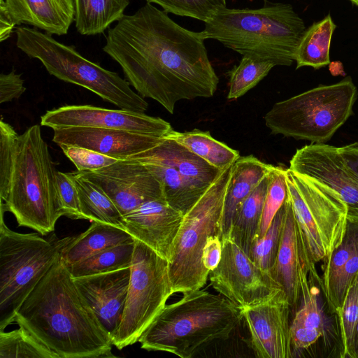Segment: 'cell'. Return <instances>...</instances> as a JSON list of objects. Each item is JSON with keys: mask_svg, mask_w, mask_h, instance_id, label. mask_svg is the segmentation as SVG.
<instances>
[{"mask_svg": "<svg viewBox=\"0 0 358 358\" xmlns=\"http://www.w3.org/2000/svg\"><path fill=\"white\" fill-rule=\"evenodd\" d=\"M202 31L187 29L147 2L108 30L103 52L121 66L128 82L173 114L183 99L212 97L219 78Z\"/></svg>", "mask_w": 358, "mask_h": 358, "instance_id": "1", "label": "cell"}, {"mask_svg": "<svg viewBox=\"0 0 358 358\" xmlns=\"http://www.w3.org/2000/svg\"><path fill=\"white\" fill-rule=\"evenodd\" d=\"M15 322L59 358L112 357V338L61 255L19 308Z\"/></svg>", "mask_w": 358, "mask_h": 358, "instance_id": "2", "label": "cell"}, {"mask_svg": "<svg viewBox=\"0 0 358 358\" xmlns=\"http://www.w3.org/2000/svg\"><path fill=\"white\" fill-rule=\"evenodd\" d=\"M243 319V309L221 294L192 290L166 305L138 342L148 351L190 358L213 341L229 338Z\"/></svg>", "mask_w": 358, "mask_h": 358, "instance_id": "3", "label": "cell"}, {"mask_svg": "<svg viewBox=\"0 0 358 358\" xmlns=\"http://www.w3.org/2000/svg\"><path fill=\"white\" fill-rule=\"evenodd\" d=\"M206 39L242 55L290 66L306 28L292 6L270 3L256 9H218L204 22Z\"/></svg>", "mask_w": 358, "mask_h": 358, "instance_id": "4", "label": "cell"}, {"mask_svg": "<svg viewBox=\"0 0 358 358\" xmlns=\"http://www.w3.org/2000/svg\"><path fill=\"white\" fill-rule=\"evenodd\" d=\"M56 171L40 126L29 127L17 140L9 192L1 210L13 213L19 227L43 236L53 231L63 216Z\"/></svg>", "mask_w": 358, "mask_h": 358, "instance_id": "5", "label": "cell"}, {"mask_svg": "<svg viewBox=\"0 0 358 358\" xmlns=\"http://www.w3.org/2000/svg\"><path fill=\"white\" fill-rule=\"evenodd\" d=\"M16 36L17 47L28 57L38 59L50 75L85 87L120 109L138 113L147 110L148 102L134 92L128 81L87 59L73 47L27 27H17Z\"/></svg>", "mask_w": 358, "mask_h": 358, "instance_id": "6", "label": "cell"}, {"mask_svg": "<svg viewBox=\"0 0 358 358\" xmlns=\"http://www.w3.org/2000/svg\"><path fill=\"white\" fill-rule=\"evenodd\" d=\"M357 97L348 77L275 103L264 116L265 124L273 134L324 143L352 115Z\"/></svg>", "mask_w": 358, "mask_h": 358, "instance_id": "7", "label": "cell"}, {"mask_svg": "<svg viewBox=\"0 0 358 358\" xmlns=\"http://www.w3.org/2000/svg\"><path fill=\"white\" fill-rule=\"evenodd\" d=\"M223 169L198 201L183 215L169 261V272L174 293L201 289L210 271L202 262L209 237L219 235L229 185L231 167Z\"/></svg>", "mask_w": 358, "mask_h": 358, "instance_id": "8", "label": "cell"}, {"mask_svg": "<svg viewBox=\"0 0 358 358\" xmlns=\"http://www.w3.org/2000/svg\"><path fill=\"white\" fill-rule=\"evenodd\" d=\"M0 222V331L15 320L27 297L50 269L72 236L47 240L21 234Z\"/></svg>", "mask_w": 358, "mask_h": 358, "instance_id": "9", "label": "cell"}, {"mask_svg": "<svg viewBox=\"0 0 358 358\" xmlns=\"http://www.w3.org/2000/svg\"><path fill=\"white\" fill-rule=\"evenodd\" d=\"M286 182L303 248L315 268L345 237L348 224L346 204L333 189L290 169H286Z\"/></svg>", "mask_w": 358, "mask_h": 358, "instance_id": "10", "label": "cell"}, {"mask_svg": "<svg viewBox=\"0 0 358 358\" xmlns=\"http://www.w3.org/2000/svg\"><path fill=\"white\" fill-rule=\"evenodd\" d=\"M130 268L124 311L112 337L113 345L119 350L138 342L173 294L168 260L136 239Z\"/></svg>", "mask_w": 358, "mask_h": 358, "instance_id": "11", "label": "cell"}, {"mask_svg": "<svg viewBox=\"0 0 358 358\" xmlns=\"http://www.w3.org/2000/svg\"><path fill=\"white\" fill-rule=\"evenodd\" d=\"M145 164L160 182L167 203L183 215L216 179L219 169L166 137L130 157Z\"/></svg>", "mask_w": 358, "mask_h": 358, "instance_id": "12", "label": "cell"}, {"mask_svg": "<svg viewBox=\"0 0 358 358\" xmlns=\"http://www.w3.org/2000/svg\"><path fill=\"white\" fill-rule=\"evenodd\" d=\"M222 243L219 264L209 273L211 285L222 296L243 309L269 301L283 290L234 240L226 238Z\"/></svg>", "mask_w": 358, "mask_h": 358, "instance_id": "13", "label": "cell"}, {"mask_svg": "<svg viewBox=\"0 0 358 358\" xmlns=\"http://www.w3.org/2000/svg\"><path fill=\"white\" fill-rule=\"evenodd\" d=\"M41 124L52 129L71 127L119 129L156 137H164L173 130L171 124L160 117L90 105H69L48 110L41 116Z\"/></svg>", "mask_w": 358, "mask_h": 358, "instance_id": "14", "label": "cell"}, {"mask_svg": "<svg viewBox=\"0 0 358 358\" xmlns=\"http://www.w3.org/2000/svg\"><path fill=\"white\" fill-rule=\"evenodd\" d=\"M78 172L100 187L122 216L145 201L164 198L159 180L145 164L135 159H118L94 171Z\"/></svg>", "mask_w": 358, "mask_h": 358, "instance_id": "15", "label": "cell"}, {"mask_svg": "<svg viewBox=\"0 0 358 358\" xmlns=\"http://www.w3.org/2000/svg\"><path fill=\"white\" fill-rule=\"evenodd\" d=\"M289 169L338 193L346 204L348 222L358 227V177L346 166L337 147L325 143L306 145L296 151Z\"/></svg>", "mask_w": 358, "mask_h": 358, "instance_id": "16", "label": "cell"}, {"mask_svg": "<svg viewBox=\"0 0 358 358\" xmlns=\"http://www.w3.org/2000/svg\"><path fill=\"white\" fill-rule=\"evenodd\" d=\"M291 305L284 290L266 302L243 309L250 345L259 358L294 357L289 320Z\"/></svg>", "mask_w": 358, "mask_h": 358, "instance_id": "17", "label": "cell"}, {"mask_svg": "<svg viewBox=\"0 0 358 358\" xmlns=\"http://www.w3.org/2000/svg\"><path fill=\"white\" fill-rule=\"evenodd\" d=\"M285 216L275 264L270 273L282 286L291 306L296 305L301 294V285L308 281V275L320 286L318 276L303 248L290 199L285 201Z\"/></svg>", "mask_w": 358, "mask_h": 358, "instance_id": "18", "label": "cell"}, {"mask_svg": "<svg viewBox=\"0 0 358 358\" xmlns=\"http://www.w3.org/2000/svg\"><path fill=\"white\" fill-rule=\"evenodd\" d=\"M182 217L162 197L145 201L124 215V229L169 262Z\"/></svg>", "mask_w": 358, "mask_h": 358, "instance_id": "19", "label": "cell"}, {"mask_svg": "<svg viewBox=\"0 0 358 358\" xmlns=\"http://www.w3.org/2000/svg\"><path fill=\"white\" fill-rule=\"evenodd\" d=\"M52 141L59 145L85 148L116 159L130 157L157 145L163 137L131 131L87 127L53 129Z\"/></svg>", "mask_w": 358, "mask_h": 358, "instance_id": "20", "label": "cell"}, {"mask_svg": "<svg viewBox=\"0 0 358 358\" xmlns=\"http://www.w3.org/2000/svg\"><path fill=\"white\" fill-rule=\"evenodd\" d=\"M130 267L73 278L95 314L111 336L122 319L130 283Z\"/></svg>", "mask_w": 358, "mask_h": 358, "instance_id": "21", "label": "cell"}, {"mask_svg": "<svg viewBox=\"0 0 358 358\" xmlns=\"http://www.w3.org/2000/svg\"><path fill=\"white\" fill-rule=\"evenodd\" d=\"M15 24H27L49 34H67L75 21L74 0H2Z\"/></svg>", "mask_w": 358, "mask_h": 358, "instance_id": "22", "label": "cell"}, {"mask_svg": "<svg viewBox=\"0 0 358 358\" xmlns=\"http://www.w3.org/2000/svg\"><path fill=\"white\" fill-rule=\"evenodd\" d=\"M273 166L252 155L240 157L233 164L225 199L221 240L229 237L240 205L270 173Z\"/></svg>", "mask_w": 358, "mask_h": 358, "instance_id": "23", "label": "cell"}, {"mask_svg": "<svg viewBox=\"0 0 358 358\" xmlns=\"http://www.w3.org/2000/svg\"><path fill=\"white\" fill-rule=\"evenodd\" d=\"M134 241L125 229L109 224L92 222L85 231L71 237L62 250L61 258L66 266H70L106 249Z\"/></svg>", "mask_w": 358, "mask_h": 358, "instance_id": "24", "label": "cell"}, {"mask_svg": "<svg viewBox=\"0 0 358 358\" xmlns=\"http://www.w3.org/2000/svg\"><path fill=\"white\" fill-rule=\"evenodd\" d=\"M336 25L330 14L304 31L295 54L296 69L310 66L319 69L330 64V48Z\"/></svg>", "mask_w": 358, "mask_h": 358, "instance_id": "25", "label": "cell"}, {"mask_svg": "<svg viewBox=\"0 0 358 358\" xmlns=\"http://www.w3.org/2000/svg\"><path fill=\"white\" fill-rule=\"evenodd\" d=\"M75 22L81 35L103 33L114 22L120 21L129 4V0H74Z\"/></svg>", "mask_w": 358, "mask_h": 358, "instance_id": "26", "label": "cell"}, {"mask_svg": "<svg viewBox=\"0 0 358 358\" xmlns=\"http://www.w3.org/2000/svg\"><path fill=\"white\" fill-rule=\"evenodd\" d=\"M269 174L270 173L238 207L228 237L234 240L248 254L259 227L269 182Z\"/></svg>", "mask_w": 358, "mask_h": 358, "instance_id": "27", "label": "cell"}, {"mask_svg": "<svg viewBox=\"0 0 358 358\" xmlns=\"http://www.w3.org/2000/svg\"><path fill=\"white\" fill-rule=\"evenodd\" d=\"M70 173L78 190L85 220L109 224L124 229L122 215L105 192L82 176L78 171Z\"/></svg>", "mask_w": 358, "mask_h": 358, "instance_id": "28", "label": "cell"}, {"mask_svg": "<svg viewBox=\"0 0 358 358\" xmlns=\"http://www.w3.org/2000/svg\"><path fill=\"white\" fill-rule=\"evenodd\" d=\"M164 137L178 142L219 169L233 164L241 157L238 151L216 140L209 131L194 129L180 132L173 129Z\"/></svg>", "mask_w": 358, "mask_h": 358, "instance_id": "29", "label": "cell"}, {"mask_svg": "<svg viewBox=\"0 0 358 358\" xmlns=\"http://www.w3.org/2000/svg\"><path fill=\"white\" fill-rule=\"evenodd\" d=\"M134 241L106 249L66 267L73 278L130 267L134 250Z\"/></svg>", "mask_w": 358, "mask_h": 358, "instance_id": "30", "label": "cell"}, {"mask_svg": "<svg viewBox=\"0 0 358 358\" xmlns=\"http://www.w3.org/2000/svg\"><path fill=\"white\" fill-rule=\"evenodd\" d=\"M0 358H59L26 328L0 331Z\"/></svg>", "mask_w": 358, "mask_h": 358, "instance_id": "31", "label": "cell"}, {"mask_svg": "<svg viewBox=\"0 0 358 358\" xmlns=\"http://www.w3.org/2000/svg\"><path fill=\"white\" fill-rule=\"evenodd\" d=\"M341 340V357L357 358L358 323V273L351 282L343 305L336 315Z\"/></svg>", "mask_w": 358, "mask_h": 358, "instance_id": "32", "label": "cell"}, {"mask_svg": "<svg viewBox=\"0 0 358 358\" xmlns=\"http://www.w3.org/2000/svg\"><path fill=\"white\" fill-rule=\"evenodd\" d=\"M275 65L267 60L243 55L241 60L229 73L227 98L238 99L256 86Z\"/></svg>", "mask_w": 358, "mask_h": 358, "instance_id": "33", "label": "cell"}, {"mask_svg": "<svg viewBox=\"0 0 358 358\" xmlns=\"http://www.w3.org/2000/svg\"><path fill=\"white\" fill-rule=\"evenodd\" d=\"M285 216V206L284 203L275 215L265 234L253 241L248 254L257 265L269 272L275 262Z\"/></svg>", "mask_w": 358, "mask_h": 358, "instance_id": "34", "label": "cell"}, {"mask_svg": "<svg viewBox=\"0 0 358 358\" xmlns=\"http://www.w3.org/2000/svg\"><path fill=\"white\" fill-rule=\"evenodd\" d=\"M309 285V281L301 285V303L290 328L317 329L325 336L329 324L319 301L316 288H310Z\"/></svg>", "mask_w": 358, "mask_h": 358, "instance_id": "35", "label": "cell"}, {"mask_svg": "<svg viewBox=\"0 0 358 358\" xmlns=\"http://www.w3.org/2000/svg\"><path fill=\"white\" fill-rule=\"evenodd\" d=\"M287 196L286 169L273 166L269 174L267 193L255 238L265 234L275 215L285 203Z\"/></svg>", "mask_w": 358, "mask_h": 358, "instance_id": "36", "label": "cell"}, {"mask_svg": "<svg viewBox=\"0 0 358 358\" xmlns=\"http://www.w3.org/2000/svg\"><path fill=\"white\" fill-rule=\"evenodd\" d=\"M357 250L358 227L348 222L342 243L327 259L321 283L324 296L332 287L338 272Z\"/></svg>", "mask_w": 358, "mask_h": 358, "instance_id": "37", "label": "cell"}, {"mask_svg": "<svg viewBox=\"0 0 358 358\" xmlns=\"http://www.w3.org/2000/svg\"><path fill=\"white\" fill-rule=\"evenodd\" d=\"M160 6L164 12L206 22L218 9L227 7L226 0H145Z\"/></svg>", "mask_w": 358, "mask_h": 358, "instance_id": "38", "label": "cell"}, {"mask_svg": "<svg viewBox=\"0 0 358 358\" xmlns=\"http://www.w3.org/2000/svg\"><path fill=\"white\" fill-rule=\"evenodd\" d=\"M19 135L12 126L0 121V198L4 201L8 194L13 173L15 145Z\"/></svg>", "mask_w": 358, "mask_h": 358, "instance_id": "39", "label": "cell"}, {"mask_svg": "<svg viewBox=\"0 0 358 358\" xmlns=\"http://www.w3.org/2000/svg\"><path fill=\"white\" fill-rule=\"evenodd\" d=\"M358 273V250L338 272L329 293L325 296L329 306L337 315L343 305L346 292Z\"/></svg>", "mask_w": 358, "mask_h": 358, "instance_id": "40", "label": "cell"}, {"mask_svg": "<svg viewBox=\"0 0 358 358\" xmlns=\"http://www.w3.org/2000/svg\"><path fill=\"white\" fill-rule=\"evenodd\" d=\"M57 189L63 216L71 219H83L78 190L70 173L56 171Z\"/></svg>", "mask_w": 358, "mask_h": 358, "instance_id": "41", "label": "cell"}, {"mask_svg": "<svg viewBox=\"0 0 358 358\" xmlns=\"http://www.w3.org/2000/svg\"><path fill=\"white\" fill-rule=\"evenodd\" d=\"M59 146L78 171H94L118 160L83 147L66 145Z\"/></svg>", "mask_w": 358, "mask_h": 358, "instance_id": "42", "label": "cell"}, {"mask_svg": "<svg viewBox=\"0 0 358 358\" xmlns=\"http://www.w3.org/2000/svg\"><path fill=\"white\" fill-rule=\"evenodd\" d=\"M26 90L21 74L13 70L7 74L0 75V103L11 101L20 98Z\"/></svg>", "mask_w": 358, "mask_h": 358, "instance_id": "43", "label": "cell"}, {"mask_svg": "<svg viewBox=\"0 0 358 358\" xmlns=\"http://www.w3.org/2000/svg\"><path fill=\"white\" fill-rule=\"evenodd\" d=\"M222 243L219 235L209 237L204 246L202 254V262L205 268L210 271L215 268L221 259Z\"/></svg>", "mask_w": 358, "mask_h": 358, "instance_id": "44", "label": "cell"}, {"mask_svg": "<svg viewBox=\"0 0 358 358\" xmlns=\"http://www.w3.org/2000/svg\"><path fill=\"white\" fill-rule=\"evenodd\" d=\"M346 166L358 177V142L338 148Z\"/></svg>", "mask_w": 358, "mask_h": 358, "instance_id": "45", "label": "cell"}, {"mask_svg": "<svg viewBox=\"0 0 358 358\" xmlns=\"http://www.w3.org/2000/svg\"><path fill=\"white\" fill-rule=\"evenodd\" d=\"M12 18L8 13L2 0L0 3V41L7 40L13 33L15 27Z\"/></svg>", "mask_w": 358, "mask_h": 358, "instance_id": "46", "label": "cell"}, {"mask_svg": "<svg viewBox=\"0 0 358 358\" xmlns=\"http://www.w3.org/2000/svg\"><path fill=\"white\" fill-rule=\"evenodd\" d=\"M356 352L357 357H358V323L357 327V335H356Z\"/></svg>", "mask_w": 358, "mask_h": 358, "instance_id": "47", "label": "cell"}, {"mask_svg": "<svg viewBox=\"0 0 358 358\" xmlns=\"http://www.w3.org/2000/svg\"><path fill=\"white\" fill-rule=\"evenodd\" d=\"M352 4L358 6V0H349Z\"/></svg>", "mask_w": 358, "mask_h": 358, "instance_id": "48", "label": "cell"}]
</instances>
